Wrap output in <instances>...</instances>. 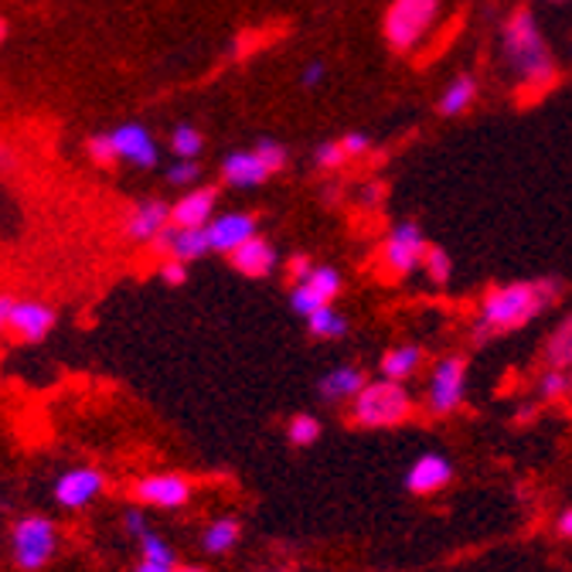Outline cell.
Returning <instances> with one entry per match:
<instances>
[{"label": "cell", "instance_id": "6da1fadb", "mask_svg": "<svg viewBox=\"0 0 572 572\" xmlns=\"http://www.w3.org/2000/svg\"><path fill=\"white\" fill-rule=\"evenodd\" d=\"M562 294H565V283L559 276L495 286V290H487L484 300H480L477 324H474V338L484 341L487 335L518 331V327L531 324L542 310H549L552 304H559Z\"/></svg>", "mask_w": 572, "mask_h": 572}, {"label": "cell", "instance_id": "7a4b0ae2", "mask_svg": "<svg viewBox=\"0 0 572 572\" xmlns=\"http://www.w3.org/2000/svg\"><path fill=\"white\" fill-rule=\"evenodd\" d=\"M501 52H505V62H508L511 75L518 78V89L525 96H542L555 86L559 68H555V59H552L545 38L539 31V21L531 11H515L505 21Z\"/></svg>", "mask_w": 572, "mask_h": 572}, {"label": "cell", "instance_id": "3957f363", "mask_svg": "<svg viewBox=\"0 0 572 572\" xmlns=\"http://www.w3.org/2000/svg\"><path fill=\"white\" fill-rule=\"evenodd\" d=\"M413 395H409L405 382L392 379H375L364 382V389L351 399L348 420L361 430H392L402 426L405 420H413Z\"/></svg>", "mask_w": 572, "mask_h": 572}, {"label": "cell", "instance_id": "277c9868", "mask_svg": "<svg viewBox=\"0 0 572 572\" xmlns=\"http://www.w3.org/2000/svg\"><path fill=\"white\" fill-rule=\"evenodd\" d=\"M59 555V525L49 515H21L11 528V562L18 572H41Z\"/></svg>", "mask_w": 572, "mask_h": 572}, {"label": "cell", "instance_id": "5b68a950", "mask_svg": "<svg viewBox=\"0 0 572 572\" xmlns=\"http://www.w3.org/2000/svg\"><path fill=\"white\" fill-rule=\"evenodd\" d=\"M439 18V0H392L382 31L395 52H413Z\"/></svg>", "mask_w": 572, "mask_h": 572}, {"label": "cell", "instance_id": "8992f818", "mask_svg": "<svg viewBox=\"0 0 572 572\" xmlns=\"http://www.w3.org/2000/svg\"><path fill=\"white\" fill-rule=\"evenodd\" d=\"M467 399V358L443 354L426 379V409L430 416H454Z\"/></svg>", "mask_w": 572, "mask_h": 572}, {"label": "cell", "instance_id": "52a82bcc", "mask_svg": "<svg viewBox=\"0 0 572 572\" xmlns=\"http://www.w3.org/2000/svg\"><path fill=\"white\" fill-rule=\"evenodd\" d=\"M430 250V242L423 235V229L416 222H399L379 250V269L385 273V279H399L423 269V256Z\"/></svg>", "mask_w": 572, "mask_h": 572}, {"label": "cell", "instance_id": "ba28073f", "mask_svg": "<svg viewBox=\"0 0 572 572\" xmlns=\"http://www.w3.org/2000/svg\"><path fill=\"white\" fill-rule=\"evenodd\" d=\"M106 487H109V480L99 467H93V464L72 467L55 480V505L65 511H82V508L96 505L106 495Z\"/></svg>", "mask_w": 572, "mask_h": 572}, {"label": "cell", "instance_id": "9c48e42d", "mask_svg": "<svg viewBox=\"0 0 572 572\" xmlns=\"http://www.w3.org/2000/svg\"><path fill=\"white\" fill-rule=\"evenodd\" d=\"M194 495V484L181 474H147L134 484V498L144 508L181 511Z\"/></svg>", "mask_w": 572, "mask_h": 572}, {"label": "cell", "instance_id": "30bf717a", "mask_svg": "<svg viewBox=\"0 0 572 572\" xmlns=\"http://www.w3.org/2000/svg\"><path fill=\"white\" fill-rule=\"evenodd\" d=\"M341 294V273L335 266H314L304 279L290 286V307L300 317H310L314 310L335 304Z\"/></svg>", "mask_w": 572, "mask_h": 572}, {"label": "cell", "instance_id": "8fae6325", "mask_svg": "<svg viewBox=\"0 0 572 572\" xmlns=\"http://www.w3.org/2000/svg\"><path fill=\"white\" fill-rule=\"evenodd\" d=\"M59 324V310L38 297H18L14 310H11V324L8 335L21 345H38L45 341Z\"/></svg>", "mask_w": 572, "mask_h": 572}, {"label": "cell", "instance_id": "7c38bea8", "mask_svg": "<svg viewBox=\"0 0 572 572\" xmlns=\"http://www.w3.org/2000/svg\"><path fill=\"white\" fill-rule=\"evenodd\" d=\"M168 225H171V204L163 198H144L130 204L127 215H123V235L137 245H150Z\"/></svg>", "mask_w": 572, "mask_h": 572}, {"label": "cell", "instance_id": "4fadbf2b", "mask_svg": "<svg viewBox=\"0 0 572 572\" xmlns=\"http://www.w3.org/2000/svg\"><path fill=\"white\" fill-rule=\"evenodd\" d=\"M109 137H113L116 157H119L123 163H130V168H140V171L157 168L160 150H157L153 134L144 127V123H119V127H116Z\"/></svg>", "mask_w": 572, "mask_h": 572}, {"label": "cell", "instance_id": "5bb4252c", "mask_svg": "<svg viewBox=\"0 0 572 572\" xmlns=\"http://www.w3.org/2000/svg\"><path fill=\"white\" fill-rule=\"evenodd\" d=\"M153 253L160 256H174L181 263H198L212 253V242H209V229H181V225H168L153 242Z\"/></svg>", "mask_w": 572, "mask_h": 572}, {"label": "cell", "instance_id": "9a60e30c", "mask_svg": "<svg viewBox=\"0 0 572 572\" xmlns=\"http://www.w3.org/2000/svg\"><path fill=\"white\" fill-rule=\"evenodd\" d=\"M215 209H219V191L209 184H194V188H188V194H181L171 204V225L204 229L215 219Z\"/></svg>", "mask_w": 572, "mask_h": 572}, {"label": "cell", "instance_id": "2e32d148", "mask_svg": "<svg viewBox=\"0 0 572 572\" xmlns=\"http://www.w3.org/2000/svg\"><path fill=\"white\" fill-rule=\"evenodd\" d=\"M449 480H454V464H449L443 454H423L405 474V490L416 498H426V495H439V490H446Z\"/></svg>", "mask_w": 572, "mask_h": 572}, {"label": "cell", "instance_id": "e0dca14e", "mask_svg": "<svg viewBox=\"0 0 572 572\" xmlns=\"http://www.w3.org/2000/svg\"><path fill=\"white\" fill-rule=\"evenodd\" d=\"M204 229H209L212 253L229 256L235 245H242L245 239H253L259 232V219L253 212H225V215L212 219Z\"/></svg>", "mask_w": 572, "mask_h": 572}, {"label": "cell", "instance_id": "ac0fdd59", "mask_svg": "<svg viewBox=\"0 0 572 572\" xmlns=\"http://www.w3.org/2000/svg\"><path fill=\"white\" fill-rule=\"evenodd\" d=\"M229 263L245 279H266L276 269V250H273L269 239H263L256 232L253 239H245L242 245H235V250L229 253Z\"/></svg>", "mask_w": 572, "mask_h": 572}, {"label": "cell", "instance_id": "d6986e66", "mask_svg": "<svg viewBox=\"0 0 572 572\" xmlns=\"http://www.w3.org/2000/svg\"><path fill=\"white\" fill-rule=\"evenodd\" d=\"M269 178V168L256 150H235L222 160V181L232 188H259Z\"/></svg>", "mask_w": 572, "mask_h": 572}, {"label": "cell", "instance_id": "ffe728a7", "mask_svg": "<svg viewBox=\"0 0 572 572\" xmlns=\"http://www.w3.org/2000/svg\"><path fill=\"white\" fill-rule=\"evenodd\" d=\"M364 382H368V375L361 372L358 364H338V368H331V372H327V375L317 382V395H320L324 402H331V405L351 402V399L364 389Z\"/></svg>", "mask_w": 572, "mask_h": 572}, {"label": "cell", "instance_id": "44dd1931", "mask_svg": "<svg viewBox=\"0 0 572 572\" xmlns=\"http://www.w3.org/2000/svg\"><path fill=\"white\" fill-rule=\"evenodd\" d=\"M426 361V351L420 345H395L382 354V379L392 382H409Z\"/></svg>", "mask_w": 572, "mask_h": 572}, {"label": "cell", "instance_id": "7402d4cb", "mask_svg": "<svg viewBox=\"0 0 572 572\" xmlns=\"http://www.w3.org/2000/svg\"><path fill=\"white\" fill-rule=\"evenodd\" d=\"M239 542H242V521L235 515H222L201 531V549L209 555H229Z\"/></svg>", "mask_w": 572, "mask_h": 572}, {"label": "cell", "instance_id": "603a6c76", "mask_svg": "<svg viewBox=\"0 0 572 572\" xmlns=\"http://www.w3.org/2000/svg\"><path fill=\"white\" fill-rule=\"evenodd\" d=\"M477 99V78L474 75H457L439 96V113L443 116H460L474 106Z\"/></svg>", "mask_w": 572, "mask_h": 572}, {"label": "cell", "instance_id": "cb8c5ba5", "mask_svg": "<svg viewBox=\"0 0 572 572\" xmlns=\"http://www.w3.org/2000/svg\"><path fill=\"white\" fill-rule=\"evenodd\" d=\"M542 354H545V364H552V368H565V372L572 368V314H565L555 324V331L545 338Z\"/></svg>", "mask_w": 572, "mask_h": 572}, {"label": "cell", "instance_id": "d4e9b609", "mask_svg": "<svg viewBox=\"0 0 572 572\" xmlns=\"http://www.w3.org/2000/svg\"><path fill=\"white\" fill-rule=\"evenodd\" d=\"M307 327H310L314 338L335 341V338H345V335H348V317H345L335 304H327V307H320V310H314V314L307 317Z\"/></svg>", "mask_w": 572, "mask_h": 572}, {"label": "cell", "instance_id": "484cf974", "mask_svg": "<svg viewBox=\"0 0 572 572\" xmlns=\"http://www.w3.org/2000/svg\"><path fill=\"white\" fill-rule=\"evenodd\" d=\"M171 153L174 157H184V160H198L201 150H204V134L198 127H191V123H181V127L171 130Z\"/></svg>", "mask_w": 572, "mask_h": 572}, {"label": "cell", "instance_id": "4316f807", "mask_svg": "<svg viewBox=\"0 0 572 572\" xmlns=\"http://www.w3.org/2000/svg\"><path fill=\"white\" fill-rule=\"evenodd\" d=\"M320 433H324V426L310 413H297L290 423H286V439H290L294 446H314L320 439Z\"/></svg>", "mask_w": 572, "mask_h": 572}, {"label": "cell", "instance_id": "83f0119b", "mask_svg": "<svg viewBox=\"0 0 572 572\" xmlns=\"http://www.w3.org/2000/svg\"><path fill=\"white\" fill-rule=\"evenodd\" d=\"M137 549H140V559L174 565V549H171V542L163 539V536H157V531H147V536H140Z\"/></svg>", "mask_w": 572, "mask_h": 572}, {"label": "cell", "instance_id": "f1b7e54d", "mask_svg": "<svg viewBox=\"0 0 572 572\" xmlns=\"http://www.w3.org/2000/svg\"><path fill=\"white\" fill-rule=\"evenodd\" d=\"M572 389H569V372L565 368H545V375L539 379V395L545 399V402H559V399H565Z\"/></svg>", "mask_w": 572, "mask_h": 572}, {"label": "cell", "instance_id": "f546056e", "mask_svg": "<svg viewBox=\"0 0 572 572\" xmlns=\"http://www.w3.org/2000/svg\"><path fill=\"white\" fill-rule=\"evenodd\" d=\"M423 269L433 283H446L449 276H454V259H449V253L439 250V245H430L426 256H423Z\"/></svg>", "mask_w": 572, "mask_h": 572}, {"label": "cell", "instance_id": "4dcf8cb0", "mask_svg": "<svg viewBox=\"0 0 572 572\" xmlns=\"http://www.w3.org/2000/svg\"><path fill=\"white\" fill-rule=\"evenodd\" d=\"M314 163H317L320 171H338V168H345V163H348L345 144H341V140H324V144L314 150Z\"/></svg>", "mask_w": 572, "mask_h": 572}, {"label": "cell", "instance_id": "1f68e13d", "mask_svg": "<svg viewBox=\"0 0 572 572\" xmlns=\"http://www.w3.org/2000/svg\"><path fill=\"white\" fill-rule=\"evenodd\" d=\"M198 178H201V163L198 160H184V157H178L171 168H168V184L171 188H194L198 184Z\"/></svg>", "mask_w": 572, "mask_h": 572}, {"label": "cell", "instance_id": "d6a6232c", "mask_svg": "<svg viewBox=\"0 0 572 572\" xmlns=\"http://www.w3.org/2000/svg\"><path fill=\"white\" fill-rule=\"evenodd\" d=\"M86 153H89V160L96 163V168H113V163L119 160L109 134H93V137L86 140Z\"/></svg>", "mask_w": 572, "mask_h": 572}, {"label": "cell", "instance_id": "836d02e7", "mask_svg": "<svg viewBox=\"0 0 572 572\" xmlns=\"http://www.w3.org/2000/svg\"><path fill=\"white\" fill-rule=\"evenodd\" d=\"M259 157H263V163H266V168H269V174H279L283 168H286V160H290V153H286V147L279 144V140H259L256 147H253Z\"/></svg>", "mask_w": 572, "mask_h": 572}, {"label": "cell", "instance_id": "e575fe53", "mask_svg": "<svg viewBox=\"0 0 572 572\" xmlns=\"http://www.w3.org/2000/svg\"><path fill=\"white\" fill-rule=\"evenodd\" d=\"M24 171V157L11 140H0V181H11Z\"/></svg>", "mask_w": 572, "mask_h": 572}, {"label": "cell", "instance_id": "d590c367", "mask_svg": "<svg viewBox=\"0 0 572 572\" xmlns=\"http://www.w3.org/2000/svg\"><path fill=\"white\" fill-rule=\"evenodd\" d=\"M157 276L168 283V286H181L188 279V263H181L174 256H163V263L157 266Z\"/></svg>", "mask_w": 572, "mask_h": 572}, {"label": "cell", "instance_id": "8d00e7d4", "mask_svg": "<svg viewBox=\"0 0 572 572\" xmlns=\"http://www.w3.org/2000/svg\"><path fill=\"white\" fill-rule=\"evenodd\" d=\"M123 528H127V536L137 539V542H140V536H147V531H150V528H147V518H144L137 508H130L127 515H123Z\"/></svg>", "mask_w": 572, "mask_h": 572}, {"label": "cell", "instance_id": "74e56055", "mask_svg": "<svg viewBox=\"0 0 572 572\" xmlns=\"http://www.w3.org/2000/svg\"><path fill=\"white\" fill-rule=\"evenodd\" d=\"M18 297L11 290H0V335H8V324H11V310H14Z\"/></svg>", "mask_w": 572, "mask_h": 572}, {"label": "cell", "instance_id": "f35d334b", "mask_svg": "<svg viewBox=\"0 0 572 572\" xmlns=\"http://www.w3.org/2000/svg\"><path fill=\"white\" fill-rule=\"evenodd\" d=\"M341 144H345L348 157H361V153H368V147H372V140L364 134H348V137H341Z\"/></svg>", "mask_w": 572, "mask_h": 572}, {"label": "cell", "instance_id": "ab89813d", "mask_svg": "<svg viewBox=\"0 0 572 572\" xmlns=\"http://www.w3.org/2000/svg\"><path fill=\"white\" fill-rule=\"evenodd\" d=\"M324 75H327V65L324 62H310V65H304L300 82H304V86H320Z\"/></svg>", "mask_w": 572, "mask_h": 572}, {"label": "cell", "instance_id": "60d3db41", "mask_svg": "<svg viewBox=\"0 0 572 572\" xmlns=\"http://www.w3.org/2000/svg\"><path fill=\"white\" fill-rule=\"evenodd\" d=\"M286 269H290V279L297 283V279H304V276H307V273L314 269V263H310L307 256H294L290 263H286Z\"/></svg>", "mask_w": 572, "mask_h": 572}, {"label": "cell", "instance_id": "b9f144b4", "mask_svg": "<svg viewBox=\"0 0 572 572\" xmlns=\"http://www.w3.org/2000/svg\"><path fill=\"white\" fill-rule=\"evenodd\" d=\"M361 201L368 204V209H372V204H379V201H382V184H379V181L364 184V188H361Z\"/></svg>", "mask_w": 572, "mask_h": 572}, {"label": "cell", "instance_id": "7bdbcfd3", "mask_svg": "<svg viewBox=\"0 0 572 572\" xmlns=\"http://www.w3.org/2000/svg\"><path fill=\"white\" fill-rule=\"evenodd\" d=\"M555 531H559L562 539H569V542H572V508H565V511L555 518Z\"/></svg>", "mask_w": 572, "mask_h": 572}, {"label": "cell", "instance_id": "ee69618b", "mask_svg": "<svg viewBox=\"0 0 572 572\" xmlns=\"http://www.w3.org/2000/svg\"><path fill=\"white\" fill-rule=\"evenodd\" d=\"M134 572H174V565H163V562H150V559H140V565Z\"/></svg>", "mask_w": 572, "mask_h": 572}, {"label": "cell", "instance_id": "f6af8a7d", "mask_svg": "<svg viewBox=\"0 0 572 572\" xmlns=\"http://www.w3.org/2000/svg\"><path fill=\"white\" fill-rule=\"evenodd\" d=\"M4 41H8V21L0 18V45H4Z\"/></svg>", "mask_w": 572, "mask_h": 572}, {"label": "cell", "instance_id": "bcb514c9", "mask_svg": "<svg viewBox=\"0 0 572 572\" xmlns=\"http://www.w3.org/2000/svg\"><path fill=\"white\" fill-rule=\"evenodd\" d=\"M174 572H204V569H194V565H174Z\"/></svg>", "mask_w": 572, "mask_h": 572}, {"label": "cell", "instance_id": "7dc6e473", "mask_svg": "<svg viewBox=\"0 0 572 572\" xmlns=\"http://www.w3.org/2000/svg\"><path fill=\"white\" fill-rule=\"evenodd\" d=\"M263 572H286V569H263Z\"/></svg>", "mask_w": 572, "mask_h": 572}, {"label": "cell", "instance_id": "c3c4849f", "mask_svg": "<svg viewBox=\"0 0 572 572\" xmlns=\"http://www.w3.org/2000/svg\"><path fill=\"white\" fill-rule=\"evenodd\" d=\"M569 389H572V368H569Z\"/></svg>", "mask_w": 572, "mask_h": 572}]
</instances>
